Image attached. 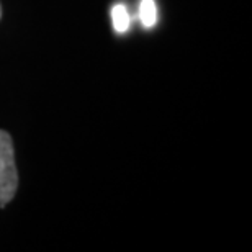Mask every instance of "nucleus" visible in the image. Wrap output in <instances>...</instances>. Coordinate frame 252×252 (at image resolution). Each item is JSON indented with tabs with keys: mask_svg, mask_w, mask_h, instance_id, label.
<instances>
[{
	"mask_svg": "<svg viewBox=\"0 0 252 252\" xmlns=\"http://www.w3.org/2000/svg\"><path fill=\"white\" fill-rule=\"evenodd\" d=\"M18 189V172L15 164L13 143L7 131L0 129V206L13 200Z\"/></svg>",
	"mask_w": 252,
	"mask_h": 252,
	"instance_id": "nucleus-1",
	"label": "nucleus"
},
{
	"mask_svg": "<svg viewBox=\"0 0 252 252\" xmlns=\"http://www.w3.org/2000/svg\"><path fill=\"white\" fill-rule=\"evenodd\" d=\"M112 22H113V30L120 34L126 33L129 30V13H128V8L125 7L123 3H117L113 5L112 8Z\"/></svg>",
	"mask_w": 252,
	"mask_h": 252,
	"instance_id": "nucleus-2",
	"label": "nucleus"
},
{
	"mask_svg": "<svg viewBox=\"0 0 252 252\" xmlns=\"http://www.w3.org/2000/svg\"><path fill=\"white\" fill-rule=\"evenodd\" d=\"M139 20L144 28H153L158 22V5L154 0H141Z\"/></svg>",
	"mask_w": 252,
	"mask_h": 252,
	"instance_id": "nucleus-3",
	"label": "nucleus"
},
{
	"mask_svg": "<svg viewBox=\"0 0 252 252\" xmlns=\"http://www.w3.org/2000/svg\"><path fill=\"white\" fill-rule=\"evenodd\" d=\"M0 18H2V7H0Z\"/></svg>",
	"mask_w": 252,
	"mask_h": 252,
	"instance_id": "nucleus-4",
	"label": "nucleus"
}]
</instances>
